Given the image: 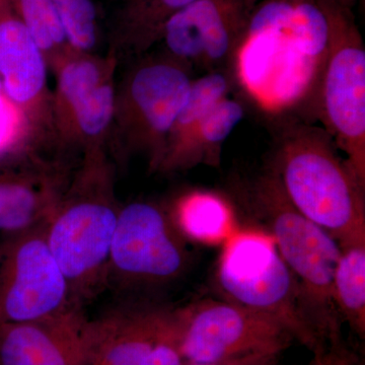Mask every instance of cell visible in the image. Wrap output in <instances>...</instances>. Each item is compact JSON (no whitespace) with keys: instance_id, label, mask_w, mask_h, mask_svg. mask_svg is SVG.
<instances>
[{"instance_id":"6da1fadb","label":"cell","mask_w":365,"mask_h":365,"mask_svg":"<svg viewBox=\"0 0 365 365\" xmlns=\"http://www.w3.org/2000/svg\"><path fill=\"white\" fill-rule=\"evenodd\" d=\"M244 195L294 275L302 309L319 339L339 337L341 318L333 299L339 244L290 202L274 165L248 182Z\"/></svg>"},{"instance_id":"7a4b0ae2","label":"cell","mask_w":365,"mask_h":365,"mask_svg":"<svg viewBox=\"0 0 365 365\" xmlns=\"http://www.w3.org/2000/svg\"><path fill=\"white\" fill-rule=\"evenodd\" d=\"M281 138L274 167L290 202L339 246L365 242L364 190L325 130L295 125Z\"/></svg>"},{"instance_id":"3957f363","label":"cell","mask_w":365,"mask_h":365,"mask_svg":"<svg viewBox=\"0 0 365 365\" xmlns=\"http://www.w3.org/2000/svg\"><path fill=\"white\" fill-rule=\"evenodd\" d=\"M330 38L317 85L326 132L365 190V47L351 4L327 0Z\"/></svg>"},{"instance_id":"277c9868","label":"cell","mask_w":365,"mask_h":365,"mask_svg":"<svg viewBox=\"0 0 365 365\" xmlns=\"http://www.w3.org/2000/svg\"><path fill=\"white\" fill-rule=\"evenodd\" d=\"M216 280L228 302L278 319L312 351L321 343L302 309L297 281L268 235H230L223 245Z\"/></svg>"},{"instance_id":"5b68a950","label":"cell","mask_w":365,"mask_h":365,"mask_svg":"<svg viewBox=\"0 0 365 365\" xmlns=\"http://www.w3.org/2000/svg\"><path fill=\"white\" fill-rule=\"evenodd\" d=\"M187 241L162 208L148 202L128 204L118 215L107 285L133 292L174 283L191 262Z\"/></svg>"},{"instance_id":"8992f818","label":"cell","mask_w":365,"mask_h":365,"mask_svg":"<svg viewBox=\"0 0 365 365\" xmlns=\"http://www.w3.org/2000/svg\"><path fill=\"white\" fill-rule=\"evenodd\" d=\"M119 211L105 197H83L58 203L47 222L48 246L66 277L76 309L83 311L107 287Z\"/></svg>"},{"instance_id":"52a82bcc","label":"cell","mask_w":365,"mask_h":365,"mask_svg":"<svg viewBox=\"0 0 365 365\" xmlns=\"http://www.w3.org/2000/svg\"><path fill=\"white\" fill-rule=\"evenodd\" d=\"M186 364L278 354L295 340L284 324L228 300L202 299L177 309Z\"/></svg>"},{"instance_id":"ba28073f","label":"cell","mask_w":365,"mask_h":365,"mask_svg":"<svg viewBox=\"0 0 365 365\" xmlns=\"http://www.w3.org/2000/svg\"><path fill=\"white\" fill-rule=\"evenodd\" d=\"M177 309L129 302L90 321L83 365H186Z\"/></svg>"},{"instance_id":"9c48e42d","label":"cell","mask_w":365,"mask_h":365,"mask_svg":"<svg viewBox=\"0 0 365 365\" xmlns=\"http://www.w3.org/2000/svg\"><path fill=\"white\" fill-rule=\"evenodd\" d=\"M72 309L66 277L48 246L47 223L0 239V325Z\"/></svg>"},{"instance_id":"30bf717a","label":"cell","mask_w":365,"mask_h":365,"mask_svg":"<svg viewBox=\"0 0 365 365\" xmlns=\"http://www.w3.org/2000/svg\"><path fill=\"white\" fill-rule=\"evenodd\" d=\"M260 1L196 0L167 21L160 39L179 61L230 71Z\"/></svg>"},{"instance_id":"8fae6325","label":"cell","mask_w":365,"mask_h":365,"mask_svg":"<svg viewBox=\"0 0 365 365\" xmlns=\"http://www.w3.org/2000/svg\"><path fill=\"white\" fill-rule=\"evenodd\" d=\"M235 61L247 90L270 107L297 100L318 81L322 68L276 29L247 34Z\"/></svg>"},{"instance_id":"7c38bea8","label":"cell","mask_w":365,"mask_h":365,"mask_svg":"<svg viewBox=\"0 0 365 365\" xmlns=\"http://www.w3.org/2000/svg\"><path fill=\"white\" fill-rule=\"evenodd\" d=\"M88 319L81 309L0 325V365H83Z\"/></svg>"},{"instance_id":"4fadbf2b","label":"cell","mask_w":365,"mask_h":365,"mask_svg":"<svg viewBox=\"0 0 365 365\" xmlns=\"http://www.w3.org/2000/svg\"><path fill=\"white\" fill-rule=\"evenodd\" d=\"M192 81L184 62L179 60L148 64L134 74L130 86L132 105L143 128V140L155 150V165L186 102Z\"/></svg>"},{"instance_id":"5bb4252c","label":"cell","mask_w":365,"mask_h":365,"mask_svg":"<svg viewBox=\"0 0 365 365\" xmlns=\"http://www.w3.org/2000/svg\"><path fill=\"white\" fill-rule=\"evenodd\" d=\"M0 78L11 100L25 104L37 97L46 83L43 51L20 19L0 18Z\"/></svg>"},{"instance_id":"9a60e30c","label":"cell","mask_w":365,"mask_h":365,"mask_svg":"<svg viewBox=\"0 0 365 365\" xmlns=\"http://www.w3.org/2000/svg\"><path fill=\"white\" fill-rule=\"evenodd\" d=\"M239 101L225 98L206 115L195 130L158 167L165 170L189 169L198 165L218 167L223 144L244 118Z\"/></svg>"},{"instance_id":"2e32d148","label":"cell","mask_w":365,"mask_h":365,"mask_svg":"<svg viewBox=\"0 0 365 365\" xmlns=\"http://www.w3.org/2000/svg\"><path fill=\"white\" fill-rule=\"evenodd\" d=\"M172 218L187 240L202 244L225 241L234 225L230 206L211 192L196 191L182 196Z\"/></svg>"},{"instance_id":"e0dca14e","label":"cell","mask_w":365,"mask_h":365,"mask_svg":"<svg viewBox=\"0 0 365 365\" xmlns=\"http://www.w3.org/2000/svg\"><path fill=\"white\" fill-rule=\"evenodd\" d=\"M333 279V299L340 318L359 337L365 334V242L341 246Z\"/></svg>"},{"instance_id":"ac0fdd59","label":"cell","mask_w":365,"mask_h":365,"mask_svg":"<svg viewBox=\"0 0 365 365\" xmlns=\"http://www.w3.org/2000/svg\"><path fill=\"white\" fill-rule=\"evenodd\" d=\"M57 205L30 182L0 181V239L46 225Z\"/></svg>"},{"instance_id":"d6986e66","label":"cell","mask_w":365,"mask_h":365,"mask_svg":"<svg viewBox=\"0 0 365 365\" xmlns=\"http://www.w3.org/2000/svg\"><path fill=\"white\" fill-rule=\"evenodd\" d=\"M230 71L206 72L201 78L192 81L186 102L178 115L176 122L165 140L160 162L180 144L184 143L199 123L220 101L228 97L232 88Z\"/></svg>"},{"instance_id":"ffe728a7","label":"cell","mask_w":365,"mask_h":365,"mask_svg":"<svg viewBox=\"0 0 365 365\" xmlns=\"http://www.w3.org/2000/svg\"><path fill=\"white\" fill-rule=\"evenodd\" d=\"M196 0H136L128 9L124 26L141 46L160 39L163 26L178 11Z\"/></svg>"},{"instance_id":"44dd1931","label":"cell","mask_w":365,"mask_h":365,"mask_svg":"<svg viewBox=\"0 0 365 365\" xmlns=\"http://www.w3.org/2000/svg\"><path fill=\"white\" fill-rule=\"evenodd\" d=\"M19 19L42 51L67 42L66 31L52 0H16Z\"/></svg>"},{"instance_id":"7402d4cb","label":"cell","mask_w":365,"mask_h":365,"mask_svg":"<svg viewBox=\"0 0 365 365\" xmlns=\"http://www.w3.org/2000/svg\"><path fill=\"white\" fill-rule=\"evenodd\" d=\"M63 26L67 42L76 49L90 50L97 41V13L91 0H52Z\"/></svg>"},{"instance_id":"603a6c76","label":"cell","mask_w":365,"mask_h":365,"mask_svg":"<svg viewBox=\"0 0 365 365\" xmlns=\"http://www.w3.org/2000/svg\"><path fill=\"white\" fill-rule=\"evenodd\" d=\"M81 130L97 135L110 123L114 110V91L111 86H97L72 107Z\"/></svg>"},{"instance_id":"cb8c5ba5","label":"cell","mask_w":365,"mask_h":365,"mask_svg":"<svg viewBox=\"0 0 365 365\" xmlns=\"http://www.w3.org/2000/svg\"><path fill=\"white\" fill-rule=\"evenodd\" d=\"M100 85V69L88 60L71 62L60 73V91L71 108Z\"/></svg>"},{"instance_id":"d4e9b609","label":"cell","mask_w":365,"mask_h":365,"mask_svg":"<svg viewBox=\"0 0 365 365\" xmlns=\"http://www.w3.org/2000/svg\"><path fill=\"white\" fill-rule=\"evenodd\" d=\"M312 352L313 365H362L356 355L343 344L341 337L325 341Z\"/></svg>"},{"instance_id":"484cf974","label":"cell","mask_w":365,"mask_h":365,"mask_svg":"<svg viewBox=\"0 0 365 365\" xmlns=\"http://www.w3.org/2000/svg\"><path fill=\"white\" fill-rule=\"evenodd\" d=\"M16 126V117L11 106L0 95V150L9 143Z\"/></svg>"},{"instance_id":"4316f807","label":"cell","mask_w":365,"mask_h":365,"mask_svg":"<svg viewBox=\"0 0 365 365\" xmlns=\"http://www.w3.org/2000/svg\"><path fill=\"white\" fill-rule=\"evenodd\" d=\"M278 354H251L213 364H187L186 365H278Z\"/></svg>"},{"instance_id":"83f0119b","label":"cell","mask_w":365,"mask_h":365,"mask_svg":"<svg viewBox=\"0 0 365 365\" xmlns=\"http://www.w3.org/2000/svg\"><path fill=\"white\" fill-rule=\"evenodd\" d=\"M2 88H4V86H2L1 78H0V95H1Z\"/></svg>"},{"instance_id":"f1b7e54d","label":"cell","mask_w":365,"mask_h":365,"mask_svg":"<svg viewBox=\"0 0 365 365\" xmlns=\"http://www.w3.org/2000/svg\"><path fill=\"white\" fill-rule=\"evenodd\" d=\"M346 2H348L349 4H352L353 0H345Z\"/></svg>"}]
</instances>
